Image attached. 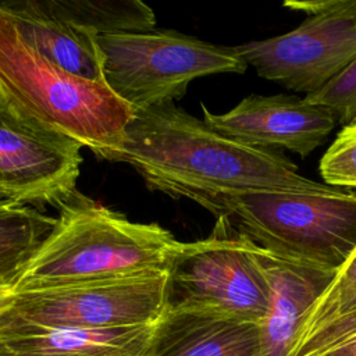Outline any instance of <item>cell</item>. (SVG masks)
<instances>
[{"label": "cell", "mask_w": 356, "mask_h": 356, "mask_svg": "<svg viewBox=\"0 0 356 356\" xmlns=\"http://www.w3.org/2000/svg\"><path fill=\"white\" fill-rule=\"evenodd\" d=\"M44 11L95 35L154 29L153 10L140 0H35Z\"/></svg>", "instance_id": "obj_17"}, {"label": "cell", "mask_w": 356, "mask_h": 356, "mask_svg": "<svg viewBox=\"0 0 356 356\" xmlns=\"http://www.w3.org/2000/svg\"><path fill=\"white\" fill-rule=\"evenodd\" d=\"M0 97L25 120L110 161L135 113L106 83L75 76L47 60L1 7Z\"/></svg>", "instance_id": "obj_2"}, {"label": "cell", "mask_w": 356, "mask_h": 356, "mask_svg": "<svg viewBox=\"0 0 356 356\" xmlns=\"http://www.w3.org/2000/svg\"><path fill=\"white\" fill-rule=\"evenodd\" d=\"M113 161L131 164L149 188L191 200L242 191L341 192L300 175L281 150L225 138L174 103L135 111Z\"/></svg>", "instance_id": "obj_1"}, {"label": "cell", "mask_w": 356, "mask_h": 356, "mask_svg": "<svg viewBox=\"0 0 356 356\" xmlns=\"http://www.w3.org/2000/svg\"><path fill=\"white\" fill-rule=\"evenodd\" d=\"M58 210L11 293L167 271L178 241L159 224L129 221L78 191Z\"/></svg>", "instance_id": "obj_3"}, {"label": "cell", "mask_w": 356, "mask_h": 356, "mask_svg": "<svg viewBox=\"0 0 356 356\" xmlns=\"http://www.w3.org/2000/svg\"><path fill=\"white\" fill-rule=\"evenodd\" d=\"M305 99L330 108L339 124H348L356 115V58L337 78Z\"/></svg>", "instance_id": "obj_19"}, {"label": "cell", "mask_w": 356, "mask_h": 356, "mask_svg": "<svg viewBox=\"0 0 356 356\" xmlns=\"http://www.w3.org/2000/svg\"><path fill=\"white\" fill-rule=\"evenodd\" d=\"M167 273L15 292L4 307L32 324L113 330L153 325L165 309Z\"/></svg>", "instance_id": "obj_8"}, {"label": "cell", "mask_w": 356, "mask_h": 356, "mask_svg": "<svg viewBox=\"0 0 356 356\" xmlns=\"http://www.w3.org/2000/svg\"><path fill=\"white\" fill-rule=\"evenodd\" d=\"M356 346V248L302 321L288 356H335Z\"/></svg>", "instance_id": "obj_15"}, {"label": "cell", "mask_w": 356, "mask_h": 356, "mask_svg": "<svg viewBox=\"0 0 356 356\" xmlns=\"http://www.w3.org/2000/svg\"><path fill=\"white\" fill-rule=\"evenodd\" d=\"M0 356H13V353L3 343H0Z\"/></svg>", "instance_id": "obj_22"}, {"label": "cell", "mask_w": 356, "mask_h": 356, "mask_svg": "<svg viewBox=\"0 0 356 356\" xmlns=\"http://www.w3.org/2000/svg\"><path fill=\"white\" fill-rule=\"evenodd\" d=\"M193 202L277 256L338 270L356 248V193L242 191Z\"/></svg>", "instance_id": "obj_4"}, {"label": "cell", "mask_w": 356, "mask_h": 356, "mask_svg": "<svg viewBox=\"0 0 356 356\" xmlns=\"http://www.w3.org/2000/svg\"><path fill=\"white\" fill-rule=\"evenodd\" d=\"M153 325L81 330L44 327L0 310V343L13 356H146Z\"/></svg>", "instance_id": "obj_13"}, {"label": "cell", "mask_w": 356, "mask_h": 356, "mask_svg": "<svg viewBox=\"0 0 356 356\" xmlns=\"http://www.w3.org/2000/svg\"><path fill=\"white\" fill-rule=\"evenodd\" d=\"M97 44L106 85L134 111L174 103L196 78L248 70L235 46L213 44L172 29L99 35Z\"/></svg>", "instance_id": "obj_5"}, {"label": "cell", "mask_w": 356, "mask_h": 356, "mask_svg": "<svg viewBox=\"0 0 356 356\" xmlns=\"http://www.w3.org/2000/svg\"><path fill=\"white\" fill-rule=\"evenodd\" d=\"M165 273L168 309H204L257 324L268 312L270 286L256 245L222 217L207 238L178 242Z\"/></svg>", "instance_id": "obj_6"}, {"label": "cell", "mask_w": 356, "mask_h": 356, "mask_svg": "<svg viewBox=\"0 0 356 356\" xmlns=\"http://www.w3.org/2000/svg\"><path fill=\"white\" fill-rule=\"evenodd\" d=\"M203 122L214 132L248 146L289 150L302 157L320 147L337 125L334 113L293 95H250L224 114L204 104Z\"/></svg>", "instance_id": "obj_10"}, {"label": "cell", "mask_w": 356, "mask_h": 356, "mask_svg": "<svg viewBox=\"0 0 356 356\" xmlns=\"http://www.w3.org/2000/svg\"><path fill=\"white\" fill-rule=\"evenodd\" d=\"M335 356H356V346L350 348V349H346V350H343V352H341Z\"/></svg>", "instance_id": "obj_21"}, {"label": "cell", "mask_w": 356, "mask_h": 356, "mask_svg": "<svg viewBox=\"0 0 356 356\" xmlns=\"http://www.w3.org/2000/svg\"><path fill=\"white\" fill-rule=\"evenodd\" d=\"M11 298V289L6 286H0V310H3L8 303Z\"/></svg>", "instance_id": "obj_20"}, {"label": "cell", "mask_w": 356, "mask_h": 356, "mask_svg": "<svg viewBox=\"0 0 356 356\" xmlns=\"http://www.w3.org/2000/svg\"><path fill=\"white\" fill-rule=\"evenodd\" d=\"M0 7L14 18L22 36L53 64L82 79L106 83L97 35L44 11L35 0L0 1Z\"/></svg>", "instance_id": "obj_14"}, {"label": "cell", "mask_w": 356, "mask_h": 356, "mask_svg": "<svg viewBox=\"0 0 356 356\" xmlns=\"http://www.w3.org/2000/svg\"><path fill=\"white\" fill-rule=\"evenodd\" d=\"M56 221L29 206L0 200V286L14 288Z\"/></svg>", "instance_id": "obj_16"}, {"label": "cell", "mask_w": 356, "mask_h": 356, "mask_svg": "<svg viewBox=\"0 0 356 356\" xmlns=\"http://www.w3.org/2000/svg\"><path fill=\"white\" fill-rule=\"evenodd\" d=\"M309 17L293 31L235 46L257 75L312 95L356 58V0L285 1Z\"/></svg>", "instance_id": "obj_7"}, {"label": "cell", "mask_w": 356, "mask_h": 356, "mask_svg": "<svg viewBox=\"0 0 356 356\" xmlns=\"http://www.w3.org/2000/svg\"><path fill=\"white\" fill-rule=\"evenodd\" d=\"M256 257L270 286V307L260 323V356H288L302 321L337 270L281 257L257 245Z\"/></svg>", "instance_id": "obj_11"}, {"label": "cell", "mask_w": 356, "mask_h": 356, "mask_svg": "<svg viewBox=\"0 0 356 356\" xmlns=\"http://www.w3.org/2000/svg\"><path fill=\"white\" fill-rule=\"evenodd\" d=\"M146 356H260V324L204 309L165 307Z\"/></svg>", "instance_id": "obj_12"}, {"label": "cell", "mask_w": 356, "mask_h": 356, "mask_svg": "<svg viewBox=\"0 0 356 356\" xmlns=\"http://www.w3.org/2000/svg\"><path fill=\"white\" fill-rule=\"evenodd\" d=\"M318 167L325 185L356 188V115L342 125Z\"/></svg>", "instance_id": "obj_18"}, {"label": "cell", "mask_w": 356, "mask_h": 356, "mask_svg": "<svg viewBox=\"0 0 356 356\" xmlns=\"http://www.w3.org/2000/svg\"><path fill=\"white\" fill-rule=\"evenodd\" d=\"M81 149L25 120L0 97V200L58 209L76 191Z\"/></svg>", "instance_id": "obj_9"}]
</instances>
